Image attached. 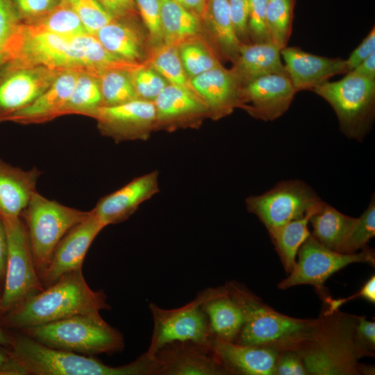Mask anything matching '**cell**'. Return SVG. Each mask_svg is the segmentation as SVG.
<instances>
[{
	"label": "cell",
	"mask_w": 375,
	"mask_h": 375,
	"mask_svg": "<svg viewBox=\"0 0 375 375\" xmlns=\"http://www.w3.org/2000/svg\"><path fill=\"white\" fill-rule=\"evenodd\" d=\"M22 22L36 19L55 8L60 0H11Z\"/></svg>",
	"instance_id": "cell-45"
},
{
	"label": "cell",
	"mask_w": 375,
	"mask_h": 375,
	"mask_svg": "<svg viewBox=\"0 0 375 375\" xmlns=\"http://www.w3.org/2000/svg\"><path fill=\"white\" fill-rule=\"evenodd\" d=\"M145 62L159 73L169 84L192 88L178 47L164 43L153 46L148 52Z\"/></svg>",
	"instance_id": "cell-35"
},
{
	"label": "cell",
	"mask_w": 375,
	"mask_h": 375,
	"mask_svg": "<svg viewBox=\"0 0 375 375\" xmlns=\"http://www.w3.org/2000/svg\"><path fill=\"white\" fill-rule=\"evenodd\" d=\"M153 102L156 112V130L194 126L209 116L203 101L189 87L169 83Z\"/></svg>",
	"instance_id": "cell-19"
},
{
	"label": "cell",
	"mask_w": 375,
	"mask_h": 375,
	"mask_svg": "<svg viewBox=\"0 0 375 375\" xmlns=\"http://www.w3.org/2000/svg\"><path fill=\"white\" fill-rule=\"evenodd\" d=\"M100 106H102V97L97 78L85 72H79L72 94L60 117L67 115L88 117Z\"/></svg>",
	"instance_id": "cell-34"
},
{
	"label": "cell",
	"mask_w": 375,
	"mask_h": 375,
	"mask_svg": "<svg viewBox=\"0 0 375 375\" xmlns=\"http://www.w3.org/2000/svg\"><path fill=\"white\" fill-rule=\"evenodd\" d=\"M131 77L140 99L153 101L169 83L146 62L131 72Z\"/></svg>",
	"instance_id": "cell-41"
},
{
	"label": "cell",
	"mask_w": 375,
	"mask_h": 375,
	"mask_svg": "<svg viewBox=\"0 0 375 375\" xmlns=\"http://www.w3.org/2000/svg\"><path fill=\"white\" fill-rule=\"evenodd\" d=\"M1 295H0V301H1Z\"/></svg>",
	"instance_id": "cell-57"
},
{
	"label": "cell",
	"mask_w": 375,
	"mask_h": 375,
	"mask_svg": "<svg viewBox=\"0 0 375 375\" xmlns=\"http://www.w3.org/2000/svg\"><path fill=\"white\" fill-rule=\"evenodd\" d=\"M210 349L228 374L274 375L279 350L237 344L215 336Z\"/></svg>",
	"instance_id": "cell-22"
},
{
	"label": "cell",
	"mask_w": 375,
	"mask_h": 375,
	"mask_svg": "<svg viewBox=\"0 0 375 375\" xmlns=\"http://www.w3.org/2000/svg\"><path fill=\"white\" fill-rule=\"evenodd\" d=\"M281 49L273 41L242 43L231 69L240 85L264 75L287 74L281 59Z\"/></svg>",
	"instance_id": "cell-26"
},
{
	"label": "cell",
	"mask_w": 375,
	"mask_h": 375,
	"mask_svg": "<svg viewBox=\"0 0 375 375\" xmlns=\"http://www.w3.org/2000/svg\"><path fill=\"white\" fill-rule=\"evenodd\" d=\"M89 211L49 199L35 192L21 215L26 224L35 265L40 278L65 234L85 219Z\"/></svg>",
	"instance_id": "cell-6"
},
{
	"label": "cell",
	"mask_w": 375,
	"mask_h": 375,
	"mask_svg": "<svg viewBox=\"0 0 375 375\" xmlns=\"http://www.w3.org/2000/svg\"><path fill=\"white\" fill-rule=\"evenodd\" d=\"M110 308L103 291L91 289L81 269L62 276L46 289L19 303L4 314V323L22 331Z\"/></svg>",
	"instance_id": "cell-3"
},
{
	"label": "cell",
	"mask_w": 375,
	"mask_h": 375,
	"mask_svg": "<svg viewBox=\"0 0 375 375\" xmlns=\"http://www.w3.org/2000/svg\"><path fill=\"white\" fill-rule=\"evenodd\" d=\"M322 201L303 217L293 219L269 233L281 262L288 273L292 271L295 264L296 257L300 247L311 234L308 229L310 218Z\"/></svg>",
	"instance_id": "cell-31"
},
{
	"label": "cell",
	"mask_w": 375,
	"mask_h": 375,
	"mask_svg": "<svg viewBox=\"0 0 375 375\" xmlns=\"http://www.w3.org/2000/svg\"><path fill=\"white\" fill-rule=\"evenodd\" d=\"M178 50L183 68L190 79L222 66L215 53L199 35L183 42L178 47Z\"/></svg>",
	"instance_id": "cell-36"
},
{
	"label": "cell",
	"mask_w": 375,
	"mask_h": 375,
	"mask_svg": "<svg viewBox=\"0 0 375 375\" xmlns=\"http://www.w3.org/2000/svg\"><path fill=\"white\" fill-rule=\"evenodd\" d=\"M375 52V29L372 28L362 42L345 60L347 72L353 69L362 60Z\"/></svg>",
	"instance_id": "cell-49"
},
{
	"label": "cell",
	"mask_w": 375,
	"mask_h": 375,
	"mask_svg": "<svg viewBox=\"0 0 375 375\" xmlns=\"http://www.w3.org/2000/svg\"><path fill=\"white\" fill-rule=\"evenodd\" d=\"M203 19L218 46L228 58L235 60L242 43L238 38L229 13L228 0H206Z\"/></svg>",
	"instance_id": "cell-32"
},
{
	"label": "cell",
	"mask_w": 375,
	"mask_h": 375,
	"mask_svg": "<svg viewBox=\"0 0 375 375\" xmlns=\"http://www.w3.org/2000/svg\"><path fill=\"white\" fill-rule=\"evenodd\" d=\"M20 23L11 0H0V68L9 60L10 45Z\"/></svg>",
	"instance_id": "cell-42"
},
{
	"label": "cell",
	"mask_w": 375,
	"mask_h": 375,
	"mask_svg": "<svg viewBox=\"0 0 375 375\" xmlns=\"http://www.w3.org/2000/svg\"><path fill=\"white\" fill-rule=\"evenodd\" d=\"M77 15L89 34L94 35L114 18L97 0H62Z\"/></svg>",
	"instance_id": "cell-40"
},
{
	"label": "cell",
	"mask_w": 375,
	"mask_h": 375,
	"mask_svg": "<svg viewBox=\"0 0 375 375\" xmlns=\"http://www.w3.org/2000/svg\"><path fill=\"white\" fill-rule=\"evenodd\" d=\"M357 315L329 310L324 306L304 338L292 350L301 358L308 375H372L374 367L361 364L374 356L357 333Z\"/></svg>",
	"instance_id": "cell-1"
},
{
	"label": "cell",
	"mask_w": 375,
	"mask_h": 375,
	"mask_svg": "<svg viewBox=\"0 0 375 375\" xmlns=\"http://www.w3.org/2000/svg\"><path fill=\"white\" fill-rule=\"evenodd\" d=\"M350 72L375 80V52L362 60Z\"/></svg>",
	"instance_id": "cell-52"
},
{
	"label": "cell",
	"mask_w": 375,
	"mask_h": 375,
	"mask_svg": "<svg viewBox=\"0 0 375 375\" xmlns=\"http://www.w3.org/2000/svg\"><path fill=\"white\" fill-rule=\"evenodd\" d=\"M199 294L201 306L214 335L222 340L234 342L243 324V315L225 285L207 288Z\"/></svg>",
	"instance_id": "cell-25"
},
{
	"label": "cell",
	"mask_w": 375,
	"mask_h": 375,
	"mask_svg": "<svg viewBox=\"0 0 375 375\" xmlns=\"http://www.w3.org/2000/svg\"><path fill=\"white\" fill-rule=\"evenodd\" d=\"M375 235V198L373 194L367 208L358 217L352 228L338 252L351 254L367 247L368 242Z\"/></svg>",
	"instance_id": "cell-39"
},
{
	"label": "cell",
	"mask_w": 375,
	"mask_h": 375,
	"mask_svg": "<svg viewBox=\"0 0 375 375\" xmlns=\"http://www.w3.org/2000/svg\"><path fill=\"white\" fill-rule=\"evenodd\" d=\"M176 3L179 4L182 7L185 8L188 10L190 11L193 14L196 15L200 19L203 18L206 7V0H173Z\"/></svg>",
	"instance_id": "cell-54"
},
{
	"label": "cell",
	"mask_w": 375,
	"mask_h": 375,
	"mask_svg": "<svg viewBox=\"0 0 375 375\" xmlns=\"http://www.w3.org/2000/svg\"><path fill=\"white\" fill-rule=\"evenodd\" d=\"M104 228L90 210L87 217L71 228L56 246L48 266L40 276L42 285L47 288L62 276L81 269L90 245Z\"/></svg>",
	"instance_id": "cell-16"
},
{
	"label": "cell",
	"mask_w": 375,
	"mask_h": 375,
	"mask_svg": "<svg viewBox=\"0 0 375 375\" xmlns=\"http://www.w3.org/2000/svg\"><path fill=\"white\" fill-rule=\"evenodd\" d=\"M115 19L134 18L138 14L134 0H97Z\"/></svg>",
	"instance_id": "cell-50"
},
{
	"label": "cell",
	"mask_w": 375,
	"mask_h": 375,
	"mask_svg": "<svg viewBox=\"0 0 375 375\" xmlns=\"http://www.w3.org/2000/svg\"><path fill=\"white\" fill-rule=\"evenodd\" d=\"M79 72L62 71L31 104L11 115L7 122L27 125L42 124L59 117L72 94Z\"/></svg>",
	"instance_id": "cell-24"
},
{
	"label": "cell",
	"mask_w": 375,
	"mask_h": 375,
	"mask_svg": "<svg viewBox=\"0 0 375 375\" xmlns=\"http://www.w3.org/2000/svg\"><path fill=\"white\" fill-rule=\"evenodd\" d=\"M286 72L297 92L312 90L332 76L347 74L345 60L314 55L298 47H285L281 51Z\"/></svg>",
	"instance_id": "cell-20"
},
{
	"label": "cell",
	"mask_w": 375,
	"mask_h": 375,
	"mask_svg": "<svg viewBox=\"0 0 375 375\" xmlns=\"http://www.w3.org/2000/svg\"><path fill=\"white\" fill-rule=\"evenodd\" d=\"M2 219V218H1ZM8 243L4 289L0 313L5 314L44 287L37 272L28 231L22 217L2 219Z\"/></svg>",
	"instance_id": "cell-8"
},
{
	"label": "cell",
	"mask_w": 375,
	"mask_h": 375,
	"mask_svg": "<svg viewBox=\"0 0 375 375\" xmlns=\"http://www.w3.org/2000/svg\"><path fill=\"white\" fill-rule=\"evenodd\" d=\"M154 358L156 375L228 374L210 347L192 341L166 344Z\"/></svg>",
	"instance_id": "cell-17"
},
{
	"label": "cell",
	"mask_w": 375,
	"mask_h": 375,
	"mask_svg": "<svg viewBox=\"0 0 375 375\" xmlns=\"http://www.w3.org/2000/svg\"><path fill=\"white\" fill-rule=\"evenodd\" d=\"M228 5L235 31L242 42V40L248 38L247 20L249 0H228Z\"/></svg>",
	"instance_id": "cell-47"
},
{
	"label": "cell",
	"mask_w": 375,
	"mask_h": 375,
	"mask_svg": "<svg viewBox=\"0 0 375 375\" xmlns=\"http://www.w3.org/2000/svg\"><path fill=\"white\" fill-rule=\"evenodd\" d=\"M51 348L83 355L112 354L122 351V334L99 312L75 315L22 331Z\"/></svg>",
	"instance_id": "cell-5"
},
{
	"label": "cell",
	"mask_w": 375,
	"mask_h": 375,
	"mask_svg": "<svg viewBox=\"0 0 375 375\" xmlns=\"http://www.w3.org/2000/svg\"><path fill=\"white\" fill-rule=\"evenodd\" d=\"M201 302L198 294L193 300L176 308L165 309L150 303L153 326L146 351L154 356L162 347L176 341H192L210 348L215 335Z\"/></svg>",
	"instance_id": "cell-12"
},
{
	"label": "cell",
	"mask_w": 375,
	"mask_h": 375,
	"mask_svg": "<svg viewBox=\"0 0 375 375\" xmlns=\"http://www.w3.org/2000/svg\"><path fill=\"white\" fill-rule=\"evenodd\" d=\"M138 14L149 32V40L153 46L163 43L161 26V0H134Z\"/></svg>",
	"instance_id": "cell-43"
},
{
	"label": "cell",
	"mask_w": 375,
	"mask_h": 375,
	"mask_svg": "<svg viewBox=\"0 0 375 375\" xmlns=\"http://www.w3.org/2000/svg\"><path fill=\"white\" fill-rule=\"evenodd\" d=\"M2 375H156L154 356L147 351L121 366L91 356L47 347L22 333L12 338Z\"/></svg>",
	"instance_id": "cell-2"
},
{
	"label": "cell",
	"mask_w": 375,
	"mask_h": 375,
	"mask_svg": "<svg viewBox=\"0 0 375 375\" xmlns=\"http://www.w3.org/2000/svg\"><path fill=\"white\" fill-rule=\"evenodd\" d=\"M64 70L8 61L0 68V123L31 104Z\"/></svg>",
	"instance_id": "cell-13"
},
{
	"label": "cell",
	"mask_w": 375,
	"mask_h": 375,
	"mask_svg": "<svg viewBox=\"0 0 375 375\" xmlns=\"http://www.w3.org/2000/svg\"><path fill=\"white\" fill-rule=\"evenodd\" d=\"M88 117L97 121L103 135L116 142L146 140L156 126L153 102L140 99L117 106H100Z\"/></svg>",
	"instance_id": "cell-14"
},
{
	"label": "cell",
	"mask_w": 375,
	"mask_h": 375,
	"mask_svg": "<svg viewBox=\"0 0 375 375\" xmlns=\"http://www.w3.org/2000/svg\"><path fill=\"white\" fill-rule=\"evenodd\" d=\"M297 256L289 276L278 283V288L286 290L300 285H312L322 300L329 297L324 283L333 274L352 263L375 265L374 251L368 247L355 253H341L324 247L311 234L300 247Z\"/></svg>",
	"instance_id": "cell-9"
},
{
	"label": "cell",
	"mask_w": 375,
	"mask_h": 375,
	"mask_svg": "<svg viewBox=\"0 0 375 375\" xmlns=\"http://www.w3.org/2000/svg\"><path fill=\"white\" fill-rule=\"evenodd\" d=\"M297 92L287 74L264 75L241 86L240 108L256 119L274 121L288 110Z\"/></svg>",
	"instance_id": "cell-15"
},
{
	"label": "cell",
	"mask_w": 375,
	"mask_h": 375,
	"mask_svg": "<svg viewBox=\"0 0 375 375\" xmlns=\"http://www.w3.org/2000/svg\"><path fill=\"white\" fill-rule=\"evenodd\" d=\"M41 170L33 167L23 169L0 159V217H20L36 187Z\"/></svg>",
	"instance_id": "cell-23"
},
{
	"label": "cell",
	"mask_w": 375,
	"mask_h": 375,
	"mask_svg": "<svg viewBox=\"0 0 375 375\" xmlns=\"http://www.w3.org/2000/svg\"><path fill=\"white\" fill-rule=\"evenodd\" d=\"M357 333L364 347L370 352L375 350V322L366 319L365 316H357Z\"/></svg>",
	"instance_id": "cell-51"
},
{
	"label": "cell",
	"mask_w": 375,
	"mask_h": 375,
	"mask_svg": "<svg viewBox=\"0 0 375 375\" xmlns=\"http://www.w3.org/2000/svg\"><path fill=\"white\" fill-rule=\"evenodd\" d=\"M357 298L364 299L372 303H375V276L374 274L369 277L357 293L344 299H333L331 297H328L323 299V301L328 310H336L340 309V307L344 303Z\"/></svg>",
	"instance_id": "cell-48"
},
{
	"label": "cell",
	"mask_w": 375,
	"mask_h": 375,
	"mask_svg": "<svg viewBox=\"0 0 375 375\" xmlns=\"http://www.w3.org/2000/svg\"><path fill=\"white\" fill-rule=\"evenodd\" d=\"M8 243L6 231L3 219L0 217V280L5 278Z\"/></svg>",
	"instance_id": "cell-53"
},
{
	"label": "cell",
	"mask_w": 375,
	"mask_h": 375,
	"mask_svg": "<svg viewBox=\"0 0 375 375\" xmlns=\"http://www.w3.org/2000/svg\"><path fill=\"white\" fill-rule=\"evenodd\" d=\"M158 175L155 170L135 178L101 198L92 211L105 227L126 220L142 203L159 192Z\"/></svg>",
	"instance_id": "cell-18"
},
{
	"label": "cell",
	"mask_w": 375,
	"mask_h": 375,
	"mask_svg": "<svg viewBox=\"0 0 375 375\" xmlns=\"http://www.w3.org/2000/svg\"><path fill=\"white\" fill-rule=\"evenodd\" d=\"M295 0H268L267 26L272 40L281 49L287 46L293 19Z\"/></svg>",
	"instance_id": "cell-38"
},
{
	"label": "cell",
	"mask_w": 375,
	"mask_h": 375,
	"mask_svg": "<svg viewBox=\"0 0 375 375\" xmlns=\"http://www.w3.org/2000/svg\"><path fill=\"white\" fill-rule=\"evenodd\" d=\"M8 353L0 350V375H2L3 369L7 360Z\"/></svg>",
	"instance_id": "cell-56"
},
{
	"label": "cell",
	"mask_w": 375,
	"mask_h": 375,
	"mask_svg": "<svg viewBox=\"0 0 375 375\" xmlns=\"http://www.w3.org/2000/svg\"><path fill=\"white\" fill-rule=\"evenodd\" d=\"M274 375H308V373L297 352L283 350L280 351L278 355Z\"/></svg>",
	"instance_id": "cell-46"
},
{
	"label": "cell",
	"mask_w": 375,
	"mask_h": 375,
	"mask_svg": "<svg viewBox=\"0 0 375 375\" xmlns=\"http://www.w3.org/2000/svg\"><path fill=\"white\" fill-rule=\"evenodd\" d=\"M40 31L67 39L88 33L77 15L62 0L44 15L28 22H22Z\"/></svg>",
	"instance_id": "cell-33"
},
{
	"label": "cell",
	"mask_w": 375,
	"mask_h": 375,
	"mask_svg": "<svg viewBox=\"0 0 375 375\" xmlns=\"http://www.w3.org/2000/svg\"><path fill=\"white\" fill-rule=\"evenodd\" d=\"M243 315V324L235 343L292 350L306 335L315 319L292 317L265 303L244 284L225 285Z\"/></svg>",
	"instance_id": "cell-4"
},
{
	"label": "cell",
	"mask_w": 375,
	"mask_h": 375,
	"mask_svg": "<svg viewBox=\"0 0 375 375\" xmlns=\"http://www.w3.org/2000/svg\"><path fill=\"white\" fill-rule=\"evenodd\" d=\"M96 77L99 83L102 106H117L139 99L130 72L110 70Z\"/></svg>",
	"instance_id": "cell-37"
},
{
	"label": "cell",
	"mask_w": 375,
	"mask_h": 375,
	"mask_svg": "<svg viewBox=\"0 0 375 375\" xmlns=\"http://www.w3.org/2000/svg\"><path fill=\"white\" fill-rule=\"evenodd\" d=\"M322 201L307 183L292 179L281 181L261 194L249 196L245 203L269 233L303 217Z\"/></svg>",
	"instance_id": "cell-11"
},
{
	"label": "cell",
	"mask_w": 375,
	"mask_h": 375,
	"mask_svg": "<svg viewBox=\"0 0 375 375\" xmlns=\"http://www.w3.org/2000/svg\"><path fill=\"white\" fill-rule=\"evenodd\" d=\"M357 220L358 217L344 215L322 201L310 218L311 235L324 247L337 251Z\"/></svg>",
	"instance_id": "cell-28"
},
{
	"label": "cell",
	"mask_w": 375,
	"mask_h": 375,
	"mask_svg": "<svg viewBox=\"0 0 375 375\" xmlns=\"http://www.w3.org/2000/svg\"><path fill=\"white\" fill-rule=\"evenodd\" d=\"M313 91L332 106L344 134L362 141L374 120L375 80L349 72L342 79L328 81Z\"/></svg>",
	"instance_id": "cell-7"
},
{
	"label": "cell",
	"mask_w": 375,
	"mask_h": 375,
	"mask_svg": "<svg viewBox=\"0 0 375 375\" xmlns=\"http://www.w3.org/2000/svg\"><path fill=\"white\" fill-rule=\"evenodd\" d=\"M72 44L82 53L84 71L95 77L110 70L133 72L144 63L122 60L108 51L94 35L85 33L70 39Z\"/></svg>",
	"instance_id": "cell-30"
},
{
	"label": "cell",
	"mask_w": 375,
	"mask_h": 375,
	"mask_svg": "<svg viewBox=\"0 0 375 375\" xmlns=\"http://www.w3.org/2000/svg\"><path fill=\"white\" fill-rule=\"evenodd\" d=\"M133 18L114 19L94 35L111 53L135 63H144L147 57L144 35Z\"/></svg>",
	"instance_id": "cell-27"
},
{
	"label": "cell",
	"mask_w": 375,
	"mask_h": 375,
	"mask_svg": "<svg viewBox=\"0 0 375 375\" xmlns=\"http://www.w3.org/2000/svg\"><path fill=\"white\" fill-rule=\"evenodd\" d=\"M8 61L61 70L84 71L82 53L70 39L35 30L22 22L12 41Z\"/></svg>",
	"instance_id": "cell-10"
},
{
	"label": "cell",
	"mask_w": 375,
	"mask_h": 375,
	"mask_svg": "<svg viewBox=\"0 0 375 375\" xmlns=\"http://www.w3.org/2000/svg\"><path fill=\"white\" fill-rule=\"evenodd\" d=\"M267 3L268 0H249L247 34L253 43L272 41L267 26Z\"/></svg>",
	"instance_id": "cell-44"
},
{
	"label": "cell",
	"mask_w": 375,
	"mask_h": 375,
	"mask_svg": "<svg viewBox=\"0 0 375 375\" xmlns=\"http://www.w3.org/2000/svg\"><path fill=\"white\" fill-rule=\"evenodd\" d=\"M190 83L214 119L226 116L240 107L241 85L231 70L215 67L191 78Z\"/></svg>",
	"instance_id": "cell-21"
},
{
	"label": "cell",
	"mask_w": 375,
	"mask_h": 375,
	"mask_svg": "<svg viewBox=\"0 0 375 375\" xmlns=\"http://www.w3.org/2000/svg\"><path fill=\"white\" fill-rule=\"evenodd\" d=\"M160 18L165 44L178 47L201 32L200 18L173 0H161Z\"/></svg>",
	"instance_id": "cell-29"
},
{
	"label": "cell",
	"mask_w": 375,
	"mask_h": 375,
	"mask_svg": "<svg viewBox=\"0 0 375 375\" xmlns=\"http://www.w3.org/2000/svg\"><path fill=\"white\" fill-rule=\"evenodd\" d=\"M12 342V338L9 336L1 327H0V345L10 346Z\"/></svg>",
	"instance_id": "cell-55"
}]
</instances>
